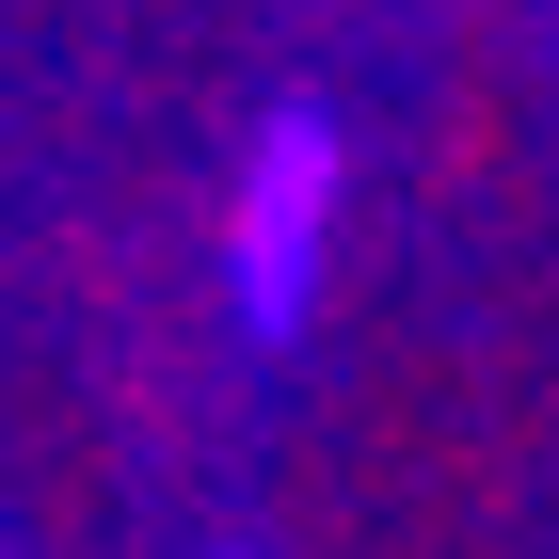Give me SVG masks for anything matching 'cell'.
Wrapping results in <instances>:
<instances>
[{
  "label": "cell",
  "instance_id": "cell-1",
  "mask_svg": "<svg viewBox=\"0 0 559 559\" xmlns=\"http://www.w3.org/2000/svg\"><path fill=\"white\" fill-rule=\"evenodd\" d=\"M320 240H336V129H320V112H272V129L240 144V192H224V272H240V320H257V336L304 320Z\"/></svg>",
  "mask_w": 559,
  "mask_h": 559
}]
</instances>
